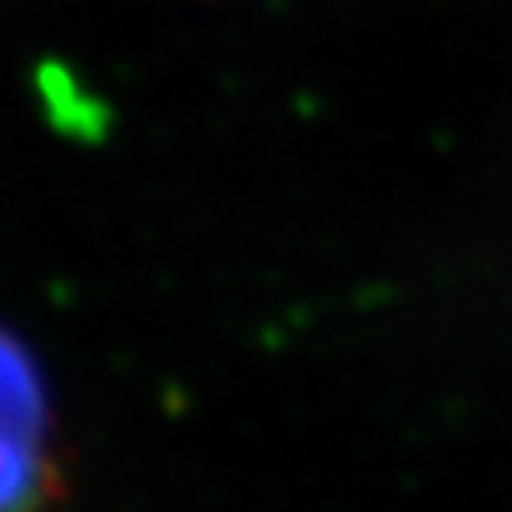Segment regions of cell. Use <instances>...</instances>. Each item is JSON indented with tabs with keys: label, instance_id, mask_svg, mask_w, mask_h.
I'll use <instances>...</instances> for the list:
<instances>
[{
	"label": "cell",
	"instance_id": "obj_1",
	"mask_svg": "<svg viewBox=\"0 0 512 512\" xmlns=\"http://www.w3.org/2000/svg\"><path fill=\"white\" fill-rule=\"evenodd\" d=\"M61 494L50 440L0 429V512H46Z\"/></svg>",
	"mask_w": 512,
	"mask_h": 512
},
{
	"label": "cell",
	"instance_id": "obj_2",
	"mask_svg": "<svg viewBox=\"0 0 512 512\" xmlns=\"http://www.w3.org/2000/svg\"><path fill=\"white\" fill-rule=\"evenodd\" d=\"M0 429L50 440V403L38 368L16 338L0 334Z\"/></svg>",
	"mask_w": 512,
	"mask_h": 512
}]
</instances>
